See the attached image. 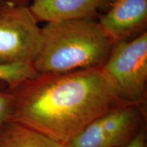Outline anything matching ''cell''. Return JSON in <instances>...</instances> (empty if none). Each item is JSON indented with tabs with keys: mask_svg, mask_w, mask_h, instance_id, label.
Here are the masks:
<instances>
[{
	"mask_svg": "<svg viewBox=\"0 0 147 147\" xmlns=\"http://www.w3.org/2000/svg\"><path fill=\"white\" fill-rule=\"evenodd\" d=\"M113 44L94 18L48 23L33 65L40 74L102 67Z\"/></svg>",
	"mask_w": 147,
	"mask_h": 147,
	"instance_id": "obj_2",
	"label": "cell"
},
{
	"mask_svg": "<svg viewBox=\"0 0 147 147\" xmlns=\"http://www.w3.org/2000/svg\"><path fill=\"white\" fill-rule=\"evenodd\" d=\"M40 74L31 62L0 63V82L5 83L10 89H14Z\"/></svg>",
	"mask_w": 147,
	"mask_h": 147,
	"instance_id": "obj_9",
	"label": "cell"
},
{
	"mask_svg": "<svg viewBox=\"0 0 147 147\" xmlns=\"http://www.w3.org/2000/svg\"><path fill=\"white\" fill-rule=\"evenodd\" d=\"M38 23L29 6L0 1V63L34 62L41 45Z\"/></svg>",
	"mask_w": 147,
	"mask_h": 147,
	"instance_id": "obj_5",
	"label": "cell"
},
{
	"mask_svg": "<svg viewBox=\"0 0 147 147\" xmlns=\"http://www.w3.org/2000/svg\"><path fill=\"white\" fill-rule=\"evenodd\" d=\"M110 0H34L29 5L38 23L94 18Z\"/></svg>",
	"mask_w": 147,
	"mask_h": 147,
	"instance_id": "obj_7",
	"label": "cell"
},
{
	"mask_svg": "<svg viewBox=\"0 0 147 147\" xmlns=\"http://www.w3.org/2000/svg\"><path fill=\"white\" fill-rule=\"evenodd\" d=\"M97 22L113 43L136 38L146 32L147 0H113Z\"/></svg>",
	"mask_w": 147,
	"mask_h": 147,
	"instance_id": "obj_6",
	"label": "cell"
},
{
	"mask_svg": "<svg viewBox=\"0 0 147 147\" xmlns=\"http://www.w3.org/2000/svg\"><path fill=\"white\" fill-rule=\"evenodd\" d=\"M0 147H67L43 134L10 120L0 127Z\"/></svg>",
	"mask_w": 147,
	"mask_h": 147,
	"instance_id": "obj_8",
	"label": "cell"
},
{
	"mask_svg": "<svg viewBox=\"0 0 147 147\" xmlns=\"http://www.w3.org/2000/svg\"><path fill=\"white\" fill-rule=\"evenodd\" d=\"M124 147H146V134L144 128L140 130Z\"/></svg>",
	"mask_w": 147,
	"mask_h": 147,
	"instance_id": "obj_11",
	"label": "cell"
},
{
	"mask_svg": "<svg viewBox=\"0 0 147 147\" xmlns=\"http://www.w3.org/2000/svg\"><path fill=\"white\" fill-rule=\"evenodd\" d=\"M10 89V120L65 146L97 117L124 103L102 67L40 74Z\"/></svg>",
	"mask_w": 147,
	"mask_h": 147,
	"instance_id": "obj_1",
	"label": "cell"
},
{
	"mask_svg": "<svg viewBox=\"0 0 147 147\" xmlns=\"http://www.w3.org/2000/svg\"><path fill=\"white\" fill-rule=\"evenodd\" d=\"M144 105L122 103L92 121L67 147H124L144 128Z\"/></svg>",
	"mask_w": 147,
	"mask_h": 147,
	"instance_id": "obj_4",
	"label": "cell"
},
{
	"mask_svg": "<svg viewBox=\"0 0 147 147\" xmlns=\"http://www.w3.org/2000/svg\"><path fill=\"white\" fill-rule=\"evenodd\" d=\"M123 102L144 105L147 83V32L114 42L102 67Z\"/></svg>",
	"mask_w": 147,
	"mask_h": 147,
	"instance_id": "obj_3",
	"label": "cell"
},
{
	"mask_svg": "<svg viewBox=\"0 0 147 147\" xmlns=\"http://www.w3.org/2000/svg\"><path fill=\"white\" fill-rule=\"evenodd\" d=\"M34 0H0V1L20 6H29Z\"/></svg>",
	"mask_w": 147,
	"mask_h": 147,
	"instance_id": "obj_12",
	"label": "cell"
},
{
	"mask_svg": "<svg viewBox=\"0 0 147 147\" xmlns=\"http://www.w3.org/2000/svg\"><path fill=\"white\" fill-rule=\"evenodd\" d=\"M13 95L11 89L3 82H0V127L12 117Z\"/></svg>",
	"mask_w": 147,
	"mask_h": 147,
	"instance_id": "obj_10",
	"label": "cell"
}]
</instances>
